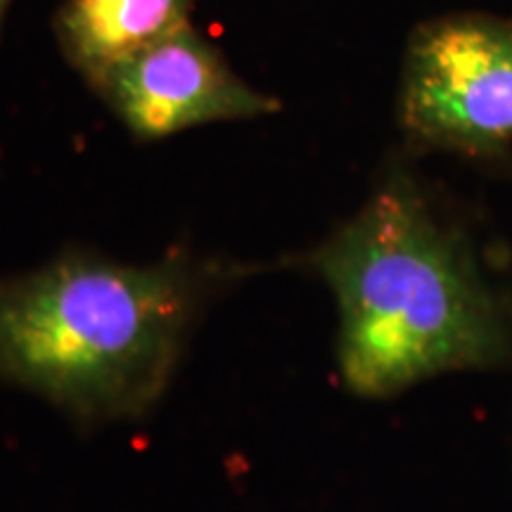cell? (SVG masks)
<instances>
[{"label":"cell","instance_id":"3957f363","mask_svg":"<svg viewBox=\"0 0 512 512\" xmlns=\"http://www.w3.org/2000/svg\"><path fill=\"white\" fill-rule=\"evenodd\" d=\"M399 124L413 145L496 162L512 147V19L446 15L408 41Z\"/></svg>","mask_w":512,"mask_h":512},{"label":"cell","instance_id":"8992f818","mask_svg":"<svg viewBox=\"0 0 512 512\" xmlns=\"http://www.w3.org/2000/svg\"><path fill=\"white\" fill-rule=\"evenodd\" d=\"M12 0H0V34H3V22H5V15H8Z\"/></svg>","mask_w":512,"mask_h":512},{"label":"cell","instance_id":"7a4b0ae2","mask_svg":"<svg viewBox=\"0 0 512 512\" xmlns=\"http://www.w3.org/2000/svg\"><path fill=\"white\" fill-rule=\"evenodd\" d=\"M299 266L335 297L339 380L361 399L512 356L510 306L463 230L401 171Z\"/></svg>","mask_w":512,"mask_h":512},{"label":"cell","instance_id":"277c9868","mask_svg":"<svg viewBox=\"0 0 512 512\" xmlns=\"http://www.w3.org/2000/svg\"><path fill=\"white\" fill-rule=\"evenodd\" d=\"M88 86L138 140L216 121L271 117L280 102L235 74L192 24L105 69Z\"/></svg>","mask_w":512,"mask_h":512},{"label":"cell","instance_id":"5b68a950","mask_svg":"<svg viewBox=\"0 0 512 512\" xmlns=\"http://www.w3.org/2000/svg\"><path fill=\"white\" fill-rule=\"evenodd\" d=\"M195 0H64L53 31L86 83L190 24Z\"/></svg>","mask_w":512,"mask_h":512},{"label":"cell","instance_id":"6da1fadb","mask_svg":"<svg viewBox=\"0 0 512 512\" xmlns=\"http://www.w3.org/2000/svg\"><path fill=\"white\" fill-rule=\"evenodd\" d=\"M249 273L242 261L183 247L145 264L62 249L0 280V380L81 430L145 420L209 306Z\"/></svg>","mask_w":512,"mask_h":512}]
</instances>
